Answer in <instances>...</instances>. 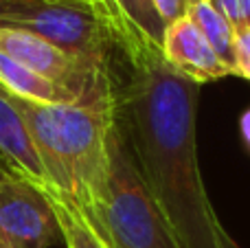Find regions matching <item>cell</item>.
<instances>
[{"mask_svg": "<svg viewBox=\"0 0 250 248\" xmlns=\"http://www.w3.org/2000/svg\"><path fill=\"white\" fill-rule=\"evenodd\" d=\"M163 57L178 75L195 82L198 86L230 75L189 16L165 26Z\"/></svg>", "mask_w": 250, "mask_h": 248, "instance_id": "7", "label": "cell"}, {"mask_svg": "<svg viewBox=\"0 0 250 248\" xmlns=\"http://www.w3.org/2000/svg\"><path fill=\"white\" fill-rule=\"evenodd\" d=\"M117 119L138 169L182 248H220L224 231L198 163L200 86L178 75L163 48L125 60Z\"/></svg>", "mask_w": 250, "mask_h": 248, "instance_id": "1", "label": "cell"}, {"mask_svg": "<svg viewBox=\"0 0 250 248\" xmlns=\"http://www.w3.org/2000/svg\"><path fill=\"white\" fill-rule=\"evenodd\" d=\"M11 101L42 158L48 187L73 198L104 231L110 134L117 125L119 86L64 103H35L18 97Z\"/></svg>", "mask_w": 250, "mask_h": 248, "instance_id": "2", "label": "cell"}, {"mask_svg": "<svg viewBox=\"0 0 250 248\" xmlns=\"http://www.w3.org/2000/svg\"><path fill=\"white\" fill-rule=\"evenodd\" d=\"M191 2L193 0H151V4H154L156 13H158V18L163 20L165 26L185 18Z\"/></svg>", "mask_w": 250, "mask_h": 248, "instance_id": "13", "label": "cell"}, {"mask_svg": "<svg viewBox=\"0 0 250 248\" xmlns=\"http://www.w3.org/2000/svg\"><path fill=\"white\" fill-rule=\"evenodd\" d=\"M55 209L60 233L66 242V248H114L108 235L97 227V222L66 193L55 187H44Z\"/></svg>", "mask_w": 250, "mask_h": 248, "instance_id": "10", "label": "cell"}, {"mask_svg": "<svg viewBox=\"0 0 250 248\" xmlns=\"http://www.w3.org/2000/svg\"><path fill=\"white\" fill-rule=\"evenodd\" d=\"M187 16L193 20V24L200 29L208 44H211L213 53L220 57V62L230 70V75H237V53H235V42H237V33L229 24L220 11L211 7L207 0H193L189 4Z\"/></svg>", "mask_w": 250, "mask_h": 248, "instance_id": "11", "label": "cell"}, {"mask_svg": "<svg viewBox=\"0 0 250 248\" xmlns=\"http://www.w3.org/2000/svg\"><path fill=\"white\" fill-rule=\"evenodd\" d=\"M0 167L26 176L42 187H48L42 158L26 130L24 119L2 88H0Z\"/></svg>", "mask_w": 250, "mask_h": 248, "instance_id": "8", "label": "cell"}, {"mask_svg": "<svg viewBox=\"0 0 250 248\" xmlns=\"http://www.w3.org/2000/svg\"><path fill=\"white\" fill-rule=\"evenodd\" d=\"M18 4H20V0H0V24H2L9 16L16 13Z\"/></svg>", "mask_w": 250, "mask_h": 248, "instance_id": "15", "label": "cell"}, {"mask_svg": "<svg viewBox=\"0 0 250 248\" xmlns=\"http://www.w3.org/2000/svg\"><path fill=\"white\" fill-rule=\"evenodd\" d=\"M0 26L24 29L48 40L95 79L114 75L112 51L117 44L90 0H20L16 13Z\"/></svg>", "mask_w": 250, "mask_h": 248, "instance_id": "4", "label": "cell"}, {"mask_svg": "<svg viewBox=\"0 0 250 248\" xmlns=\"http://www.w3.org/2000/svg\"><path fill=\"white\" fill-rule=\"evenodd\" d=\"M207 2L229 20L235 33L250 29V0H207Z\"/></svg>", "mask_w": 250, "mask_h": 248, "instance_id": "12", "label": "cell"}, {"mask_svg": "<svg viewBox=\"0 0 250 248\" xmlns=\"http://www.w3.org/2000/svg\"><path fill=\"white\" fill-rule=\"evenodd\" d=\"M242 136L246 141V145L250 147V110H246L242 117Z\"/></svg>", "mask_w": 250, "mask_h": 248, "instance_id": "16", "label": "cell"}, {"mask_svg": "<svg viewBox=\"0 0 250 248\" xmlns=\"http://www.w3.org/2000/svg\"><path fill=\"white\" fill-rule=\"evenodd\" d=\"M0 248H9V246H7V244H4V242H2V240H0Z\"/></svg>", "mask_w": 250, "mask_h": 248, "instance_id": "18", "label": "cell"}, {"mask_svg": "<svg viewBox=\"0 0 250 248\" xmlns=\"http://www.w3.org/2000/svg\"><path fill=\"white\" fill-rule=\"evenodd\" d=\"M90 4L108 24L123 60L163 48L165 24L151 0H90Z\"/></svg>", "mask_w": 250, "mask_h": 248, "instance_id": "6", "label": "cell"}, {"mask_svg": "<svg viewBox=\"0 0 250 248\" xmlns=\"http://www.w3.org/2000/svg\"><path fill=\"white\" fill-rule=\"evenodd\" d=\"M235 53H237V77L250 82V29L237 33Z\"/></svg>", "mask_w": 250, "mask_h": 248, "instance_id": "14", "label": "cell"}, {"mask_svg": "<svg viewBox=\"0 0 250 248\" xmlns=\"http://www.w3.org/2000/svg\"><path fill=\"white\" fill-rule=\"evenodd\" d=\"M220 248H242V246H239L237 242H235L233 237L229 235V231L224 228V231L220 233Z\"/></svg>", "mask_w": 250, "mask_h": 248, "instance_id": "17", "label": "cell"}, {"mask_svg": "<svg viewBox=\"0 0 250 248\" xmlns=\"http://www.w3.org/2000/svg\"><path fill=\"white\" fill-rule=\"evenodd\" d=\"M104 233L114 248H182L134 161L119 119L110 134Z\"/></svg>", "mask_w": 250, "mask_h": 248, "instance_id": "3", "label": "cell"}, {"mask_svg": "<svg viewBox=\"0 0 250 248\" xmlns=\"http://www.w3.org/2000/svg\"><path fill=\"white\" fill-rule=\"evenodd\" d=\"M0 88L7 95L18 99L35 101V103H64V101H79L73 92L62 88L60 83L42 77L40 73L26 68L7 53L0 51Z\"/></svg>", "mask_w": 250, "mask_h": 248, "instance_id": "9", "label": "cell"}, {"mask_svg": "<svg viewBox=\"0 0 250 248\" xmlns=\"http://www.w3.org/2000/svg\"><path fill=\"white\" fill-rule=\"evenodd\" d=\"M60 233L46 189L0 167V240L9 248H48Z\"/></svg>", "mask_w": 250, "mask_h": 248, "instance_id": "5", "label": "cell"}]
</instances>
